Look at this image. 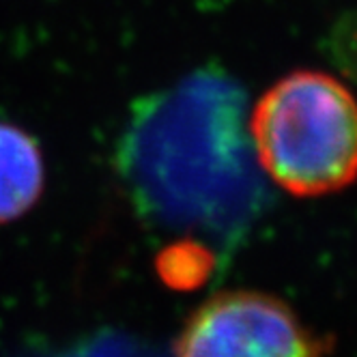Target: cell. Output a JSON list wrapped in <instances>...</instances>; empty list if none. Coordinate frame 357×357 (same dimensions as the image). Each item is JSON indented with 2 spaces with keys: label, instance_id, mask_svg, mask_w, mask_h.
Returning <instances> with one entry per match:
<instances>
[{
  "label": "cell",
  "instance_id": "obj_1",
  "mask_svg": "<svg viewBox=\"0 0 357 357\" xmlns=\"http://www.w3.org/2000/svg\"><path fill=\"white\" fill-rule=\"evenodd\" d=\"M132 149L146 185L185 215H235L259 194L243 86L224 71H196L153 97Z\"/></svg>",
  "mask_w": 357,
  "mask_h": 357
},
{
  "label": "cell",
  "instance_id": "obj_2",
  "mask_svg": "<svg viewBox=\"0 0 357 357\" xmlns=\"http://www.w3.org/2000/svg\"><path fill=\"white\" fill-rule=\"evenodd\" d=\"M248 130L259 166L293 196L331 194L357 178V99L334 75H284L252 108Z\"/></svg>",
  "mask_w": 357,
  "mask_h": 357
},
{
  "label": "cell",
  "instance_id": "obj_3",
  "mask_svg": "<svg viewBox=\"0 0 357 357\" xmlns=\"http://www.w3.org/2000/svg\"><path fill=\"white\" fill-rule=\"evenodd\" d=\"M314 336L284 301L254 291L220 293L190 317L174 357H323Z\"/></svg>",
  "mask_w": 357,
  "mask_h": 357
},
{
  "label": "cell",
  "instance_id": "obj_4",
  "mask_svg": "<svg viewBox=\"0 0 357 357\" xmlns=\"http://www.w3.org/2000/svg\"><path fill=\"white\" fill-rule=\"evenodd\" d=\"M43 178V158L35 138L11 123H0V224L35 207Z\"/></svg>",
  "mask_w": 357,
  "mask_h": 357
},
{
  "label": "cell",
  "instance_id": "obj_5",
  "mask_svg": "<svg viewBox=\"0 0 357 357\" xmlns=\"http://www.w3.org/2000/svg\"><path fill=\"white\" fill-rule=\"evenodd\" d=\"M213 271V254L196 241H176L160 252L158 273L178 291H192L207 282Z\"/></svg>",
  "mask_w": 357,
  "mask_h": 357
}]
</instances>
